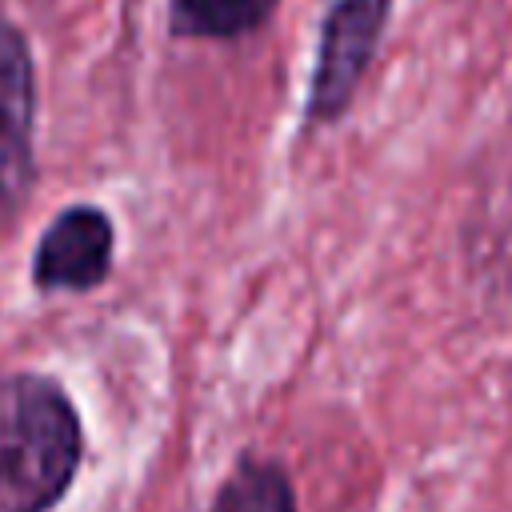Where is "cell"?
I'll use <instances>...</instances> for the list:
<instances>
[{"mask_svg": "<svg viewBox=\"0 0 512 512\" xmlns=\"http://www.w3.org/2000/svg\"><path fill=\"white\" fill-rule=\"evenodd\" d=\"M80 452V416L52 376H0V512H52Z\"/></svg>", "mask_w": 512, "mask_h": 512, "instance_id": "cell-1", "label": "cell"}, {"mask_svg": "<svg viewBox=\"0 0 512 512\" xmlns=\"http://www.w3.org/2000/svg\"><path fill=\"white\" fill-rule=\"evenodd\" d=\"M392 20V0H332L320 24L316 64L308 80V124H332L356 100L380 40Z\"/></svg>", "mask_w": 512, "mask_h": 512, "instance_id": "cell-2", "label": "cell"}, {"mask_svg": "<svg viewBox=\"0 0 512 512\" xmlns=\"http://www.w3.org/2000/svg\"><path fill=\"white\" fill-rule=\"evenodd\" d=\"M116 232L104 208L72 204L52 216L32 252V284L40 292H88L112 268Z\"/></svg>", "mask_w": 512, "mask_h": 512, "instance_id": "cell-3", "label": "cell"}, {"mask_svg": "<svg viewBox=\"0 0 512 512\" xmlns=\"http://www.w3.org/2000/svg\"><path fill=\"white\" fill-rule=\"evenodd\" d=\"M36 136V68L28 40L0 12V212H8L32 180Z\"/></svg>", "mask_w": 512, "mask_h": 512, "instance_id": "cell-4", "label": "cell"}, {"mask_svg": "<svg viewBox=\"0 0 512 512\" xmlns=\"http://www.w3.org/2000/svg\"><path fill=\"white\" fill-rule=\"evenodd\" d=\"M280 0H172L168 28L184 40H236L256 32Z\"/></svg>", "mask_w": 512, "mask_h": 512, "instance_id": "cell-5", "label": "cell"}, {"mask_svg": "<svg viewBox=\"0 0 512 512\" xmlns=\"http://www.w3.org/2000/svg\"><path fill=\"white\" fill-rule=\"evenodd\" d=\"M212 512H296L292 480L284 476L280 464L248 456L220 484Z\"/></svg>", "mask_w": 512, "mask_h": 512, "instance_id": "cell-6", "label": "cell"}]
</instances>
